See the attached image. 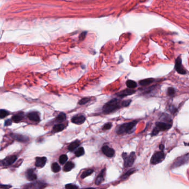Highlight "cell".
<instances>
[{
    "instance_id": "cell-1",
    "label": "cell",
    "mask_w": 189,
    "mask_h": 189,
    "mask_svg": "<svg viewBox=\"0 0 189 189\" xmlns=\"http://www.w3.org/2000/svg\"><path fill=\"white\" fill-rule=\"evenodd\" d=\"M122 106V101L118 98H114L109 101L103 107V112L108 114L119 109Z\"/></svg>"
},
{
    "instance_id": "cell-2",
    "label": "cell",
    "mask_w": 189,
    "mask_h": 189,
    "mask_svg": "<svg viewBox=\"0 0 189 189\" xmlns=\"http://www.w3.org/2000/svg\"><path fill=\"white\" fill-rule=\"evenodd\" d=\"M138 123V121L134 120L133 122H130L129 123H124V124L121 125L119 127V128L117 130V134L119 135L130 134L131 132L133 131V130H134V128Z\"/></svg>"
},
{
    "instance_id": "cell-3",
    "label": "cell",
    "mask_w": 189,
    "mask_h": 189,
    "mask_svg": "<svg viewBox=\"0 0 189 189\" xmlns=\"http://www.w3.org/2000/svg\"><path fill=\"white\" fill-rule=\"evenodd\" d=\"M172 124L167 123L165 122H157L156 123V127L154 128L151 135L152 136H155L157 135L160 131H165L168 130L172 127Z\"/></svg>"
},
{
    "instance_id": "cell-4",
    "label": "cell",
    "mask_w": 189,
    "mask_h": 189,
    "mask_svg": "<svg viewBox=\"0 0 189 189\" xmlns=\"http://www.w3.org/2000/svg\"><path fill=\"white\" fill-rule=\"evenodd\" d=\"M122 156L124 159V165L125 167H128L133 165L136 158V155L134 152L131 153L129 155H127L126 153H124L122 154Z\"/></svg>"
},
{
    "instance_id": "cell-5",
    "label": "cell",
    "mask_w": 189,
    "mask_h": 189,
    "mask_svg": "<svg viewBox=\"0 0 189 189\" xmlns=\"http://www.w3.org/2000/svg\"><path fill=\"white\" fill-rule=\"evenodd\" d=\"M164 158H165V155L163 151L156 152L153 155L151 159V163L154 165L157 164L158 163H161L163 160L164 159Z\"/></svg>"
},
{
    "instance_id": "cell-6",
    "label": "cell",
    "mask_w": 189,
    "mask_h": 189,
    "mask_svg": "<svg viewBox=\"0 0 189 189\" xmlns=\"http://www.w3.org/2000/svg\"><path fill=\"white\" fill-rule=\"evenodd\" d=\"M175 68L176 71H177V73L181 74H186L187 72L184 68L183 65H182V60H181V58L180 56H179L177 59H176L175 61Z\"/></svg>"
},
{
    "instance_id": "cell-7",
    "label": "cell",
    "mask_w": 189,
    "mask_h": 189,
    "mask_svg": "<svg viewBox=\"0 0 189 189\" xmlns=\"http://www.w3.org/2000/svg\"><path fill=\"white\" fill-rule=\"evenodd\" d=\"M188 160H189V154L188 153L183 156L180 157L177 159L176 160L174 163L173 165H172V168L177 167L178 166H180L185 163H187L188 162Z\"/></svg>"
},
{
    "instance_id": "cell-8",
    "label": "cell",
    "mask_w": 189,
    "mask_h": 189,
    "mask_svg": "<svg viewBox=\"0 0 189 189\" xmlns=\"http://www.w3.org/2000/svg\"><path fill=\"white\" fill-rule=\"evenodd\" d=\"M16 160H17V156L15 155L8 156L6 158V159L0 161V165H11L16 161Z\"/></svg>"
},
{
    "instance_id": "cell-9",
    "label": "cell",
    "mask_w": 189,
    "mask_h": 189,
    "mask_svg": "<svg viewBox=\"0 0 189 189\" xmlns=\"http://www.w3.org/2000/svg\"><path fill=\"white\" fill-rule=\"evenodd\" d=\"M135 93V90L134 89H126L125 90H123L118 93L116 94V95L119 98H124L125 97L129 96L130 95L133 94Z\"/></svg>"
},
{
    "instance_id": "cell-10",
    "label": "cell",
    "mask_w": 189,
    "mask_h": 189,
    "mask_svg": "<svg viewBox=\"0 0 189 189\" xmlns=\"http://www.w3.org/2000/svg\"><path fill=\"white\" fill-rule=\"evenodd\" d=\"M101 150L104 154L106 155V156H108L109 158H112L115 154L114 150L112 148H110L106 145L103 147L101 149Z\"/></svg>"
},
{
    "instance_id": "cell-11",
    "label": "cell",
    "mask_w": 189,
    "mask_h": 189,
    "mask_svg": "<svg viewBox=\"0 0 189 189\" xmlns=\"http://www.w3.org/2000/svg\"><path fill=\"white\" fill-rule=\"evenodd\" d=\"M85 121V118L83 115H79V116L78 115V116L74 117L72 119V122L78 125L83 124Z\"/></svg>"
},
{
    "instance_id": "cell-12",
    "label": "cell",
    "mask_w": 189,
    "mask_h": 189,
    "mask_svg": "<svg viewBox=\"0 0 189 189\" xmlns=\"http://www.w3.org/2000/svg\"><path fill=\"white\" fill-rule=\"evenodd\" d=\"M26 176L27 179L30 181H33L37 179V175L34 172L33 169H28L26 172Z\"/></svg>"
},
{
    "instance_id": "cell-13",
    "label": "cell",
    "mask_w": 189,
    "mask_h": 189,
    "mask_svg": "<svg viewBox=\"0 0 189 189\" xmlns=\"http://www.w3.org/2000/svg\"><path fill=\"white\" fill-rule=\"evenodd\" d=\"M47 161V158L46 157H37L35 159V165L37 167H42L45 165Z\"/></svg>"
},
{
    "instance_id": "cell-14",
    "label": "cell",
    "mask_w": 189,
    "mask_h": 189,
    "mask_svg": "<svg viewBox=\"0 0 189 189\" xmlns=\"http://www.w3.org/2000/svg\"><path fill=\"white\" fill-rule=\"evenodd\" d=\"M27 117L30 120L32 121H33V122H38L40 121V118L39 114L35 112H30V113H28L27 115Z\"/></svg>"
},
{
    "instance_id": "cell-15",
    "label": "cell",
    "mask_w": 189,
    "mask_h": 189,
    "mask_svg": "<svg viewBox=\"0 0 189 189\" xmlns=\"http://www.w3.org/2000/svg\"><path fill=\"white\" fill-rule=\"evenodd\" d=\"M105 169H103L101 172V173L99 174V176L97 177L95 183L97 185H99L101 183H102L104 180V172H105Z\"/></svg>"
},
{
    "instance_id": "cell-16",
    "label": "cell",
    "mask_w": 189,
    "mask_h": 189,
    "mask_svg": "<svg viewBox=\"0 0 189 189\" xmlns=\"http://www.w3.org/2000/svg\"><path fill=\"white\" fill-rule=\"evenodd\" d=\"M11 136L15 140L19 141V142H26L28 140V138L27 136L22 135H18V134H12Z\"/></svg>"
},
{
    "instance_id": "cell-17",
    "label": "cell",
    "mask_w": 189,
    "mask_h": 189,
    "mask_svg": "<svg viewBox=\"0 0 189 189\" xmlns=\"http://www.w3.org/2000/svg\"><path fill=\"white\" fill-rule=\"evenodd\" d=\"M65 128V125L64 124H59L56 125L53 127L52 131L54 133H57L64 130Z\"/></svg>"
},
{
    "instance_id": "cell-18",
    "label": "cell",
    "mask_w": 189,
    "mask_h": 189,
    "mask_svg": "<svg viewBox=\"0 0 189 189\" xmlns=\"http://www.w3.org/2000/svg\"><path fill=\"white\" fill-rule=\"evenodd\" d=\"M81 142L79 140H76L74 142H73L70 144V145L68 146V150L69 151H73L74 150H75L77 147H78L80 145Z\"/></svg>"
},
{
    "instance_id": "cell-19",
    "label": "cell",
    "mask_w": 189,
    "mask_h": 189,
    "mask_svg": "<svg viewBox=\"0 0 189 189\" xmlns=\"http://www.w3.org/2000/svg\"><path fill=\"white\" fill-rule=\"evenodd\" d=\"M74 164L71 161H69L65 164L63 170L65 172H69L74 168Z\"/></svg>"
},
{
    "instance_id": "cell-20",
    "label": "cell",
    "mask_w": 189,
    "mask_h": 189,
    "mask_svg": "<svg viewBox=\"0 0 189 189\" xmlns=\"http://www.w3.org/2000/svg\"><path fill=\"white\" fill-rule=\"evenodd\" d=\"M154 79L153 78H148V79H143L142 80L139 82V84L142 85V86H145V85H149L151 83H153L154 82Z\"/></svg>"
},
{
    "instance_id": "cell-21",
    "label": "cell",
    "mask_w": 189,
    "mask_h": 189,
    "mask_svg": "<svg viewBox=\"0 0 189 189\" xmlns=\"http://www.w3.org/2000/svg\"><path fill=\"white\" fill-rule=\"evenodd\" d=\"M126 85L128 88L131 89H133L137 87V84L136 82L132 80H128L126 82Z\"/></svg>"
},
{
    "instance_id": "cell-22",
    "label": "cell",
    "mask_w": 189,
    "mask_h": 189,
    "mask_svg": "<svg viewBox=\"0 0 189 189\" xmlns=\"http://www.w3.org/2000/svg\"><path fill=\"white\" fill-rule=\"evenodd\" d=\"M23 119V114L22 113H19L16 115H15L14 116L12 117V120L15 122H19L20 121H21Z\"/></svg>"
},
{
    "instance_id": "cell-23",
    "label": "cell",
    "mask_w": 189,
    "mask_h": 189,
    "mask_svg": "<svg viewBox=\"0 0 189 189\" xmlns=\"http://www.w3.org/2000/svg\"><path fill=\"white\" fill-rule=\"evenodd\" d=\"M66 119V115L65 113H60L58 115V116L56 119V120L58 122H62L65 120Z\"/></svg>"
},
{
    "instance_id": "cell-24",
    "label": "cell",
    "mask_w": 189,
    "mask_h": 189,
    "mask_svg": "<svg viewBox=\"0 0 189 189\" xmlns=\"http://www.w3.org/2000/svg\"><path fill=\"white\" fill-rule=\"evenodd\" d=\"M135 172V171L134 169H131L130 170L126 172H125L124 175L122 176V180H124L126 179L127 178H128V177L130 176V175H131L132 174H133Z\"/></svg>"
},
{
    "instance_id": "cell-25",
    "label": "cell",
    "mask_w": 189,
    "mask_h": 189,
    "mask_svg": "<svg viewBox=\"0 0 189 189\" xmlns=\"http://www.w3.org/2000/svg\"><path fill=\"white\" fill-rule=\"evenodd\" d=\"M52 170L54 172H58L60 170V167L57 163H54L52 165Z\"/></svg>"
},
{
    "instance_id": "cell-26",
    "label": "cell",
    "mask_w": 189,
    "mask_h": 189,
    "mask_svg": "<svg viewBox=\"0 0 189 189\" xmlns=\"http://www.w3.org/2000/svg\"><path fill=\"white\" fill-rule=\"evenodd\" d=\"M93 172V170L92 169H88L85 170V172H83V173L81 175V178L82 179H84L85 177L88 176L89 175H90V174H92Z\"/></svg>"
},
{
    "instance_id": "cell-27",
    "label": "cell",
    "mask_w": 189,
    "mask_h": 189,
    "mask_svg": "<svg viewBox=\"0 0 189 189\" xmlns=\"http://www.w3.org/2000/svg\"><path fill=\"white\" fill-rule=\"evenodd\" d=\"M84 154V149L82 147L78 148L75 152V154L77 157H79L81 156H82Z\"/></svg>"
},
{
    "instance_id": "cell-28",
    "label": "cell",
    "mask_w": 189,
    "mask_h": 189,
    "mask_svg": "<svg viewBox=\"0 0 189 189\" xmlns=\"http://www.w3.org/2000/svg\"><path fill=\"white\" fill-rule=\"evenodd\" d=\"M91 101V98H83L82 99H81L80 101H79L78 103L79 105H84L85 104H87V103H88L89 101Z\"/></svg>"
},
{
    "instance_id": "cell-29",
    "label": "cell",
    "mask_w": 189,
    "mask_h": 189,
    "mask_svg": "<svg viewBox=\"0 0 189 189\" xmlns=\"http://www.w3.org/2000/svg\"><path fill=\"white\" fill-rule=\"evenodd\" d=\"M67 160H68V157H67V156L66 155H65V154L62 155L59 157V163L61 164H65V162L67 161Z\"/></svg>"
},
{
    "instance_id": "cell-30",
    "label": "cell",
    "mask_w": 189,
    "mask_h": 189,
    "mask_svg": "<svg viewBox=\"0 0 189 189\" xmlns=\"http://www.w3.org/2000/svg\"><path fill=\"white\" fill-rule=\"evenodd\" d=\"M9 114V113L8 112L7 110L1 109L0 110V118H3L5 117H7Z\"/></svg>"
},
{
    "instance_id": "cell-31",
    "label": "cell",
    "mask_w": 189,
    "mask_h": 189,
    "mask_svg": "<svg viewBox=\"0 0 189 189\" xmlns=\"http://www.w3.org/2000/svg\"><path fill=\"white\" fill-rule=\"evenodd\" d=\"M175 93V90L173 88H169L167 90V94L170 97H172Z\"/></svg>"
},
{
    "instance_id": "cell-32",
    "label": "cell",
    "mask_w": 189,
    "mask_h": 189,
    "mask_svg": "<svg viewBox=\"0 0 189 189\" xmlns=\"http://www.w3.org/2000/svg\"><path fill=\"white\" fill-rule=\"evenodd\" d=\"M66 189H78V187L73 184H67L65 186Z\"/></svg>"
},
{
    "instance_id": "cell-33",
    "label": "cell",
    "mask_w": 189,
    "mask_h": 189,
    "mask_svg": "<svg viewBox=\"0 0 189 189\" xmlns=\"http://www.w3.org/2000/svg\"><path fill=\"white\" fill-rule=\"evenodd\" d=\"M131 102V100H126V101H122V106L123 107H126L129 106L130 105V103Z\"/></svg>"
},
{
    "instance_id": "cell-34",
    "label": "cell",
    "mask_w": 189,
    "mask_h": 189,
    "mask_svg": "<svg viewBox=\"0 0 189 189\" xmlns=\"http://www.w3.org/2000/svg\"><path fill=\"white\" fill-rule=\"evenodd\" d=\"M112 124L111 123H108L104 125L103 129L104 130H109L112 128Z\"/></svg>"
},
{
    "instance_id": "cell-35",
    "label": "cell",
    "mask_w": 189,
    "mask_h": 189,
    "mask_svg": "<svg viewBox=\"0 0 189 189\" xmlns=\"http://www.w3.org/2000/svg\"><path fill=\"white\" fill-rule=\"evenodd\" d=\"M87 32H83L81 35H79V40L80 41H83L84 39H85V37H86V35H87Z\"/></svg>"
},
{
    "instance_id": "cell-36",
    "label": "cell",
    "mask_w": 189,
    "mask_h": 189,
    "mask_svg": "<svg viewBox=\"0 0 189 189\" xmlns=\"http://www.w3.org/2000/svg\"><path fill=\"white\" fill-rule=\"evenodd\" d=\"M11 186L10 185H0V188L2 189H10Z\"/></svg>"
},
{
    "instance_id": "cell-37",
    "label": "cell",
    "mask_w": 189,
    "mask_h": 189,
    "mask_svg": "<svg viewBox=\"0 0 189 189\" xmlns=\"http://www.w3.org/2000/svg\"><path fill=\"white\" fill-rule=\"evenodd\" d=\"M11 124H12V121L11 120H10V119L7 120L5 122V125L6 126H8V125H10Z\"/></svg>"
},
{
    "instance_id": "cell-38",
    "label": "cell",
    "mask_w": 189,
    "mask_h": 189,
    "mask_svg": "<svg viewBox=\"0 0 189 189\" xmlns=\"http://www.w3.org/2000/svg\"><path fill=\"white\" fill-rule=\"evenodd\" d=\"M160 149H161V150H164V146L163 145V144H161V145H160Z\"/></svg>"
},
{
    "instance_id": "cell-39",
    "label": "cell",
    "mask_w": 189,
    "mask_h": 189,
    "mask_svg": "<svg viewBox=\"0 0 189 189\" xmlns=\"http://www.w3.org/2000/svg\"><path fill=\"white\" fill-rule=\"evenodd\" d=\"M84 189H95V188H85Z\"/></svg>"
}]
</instances>
